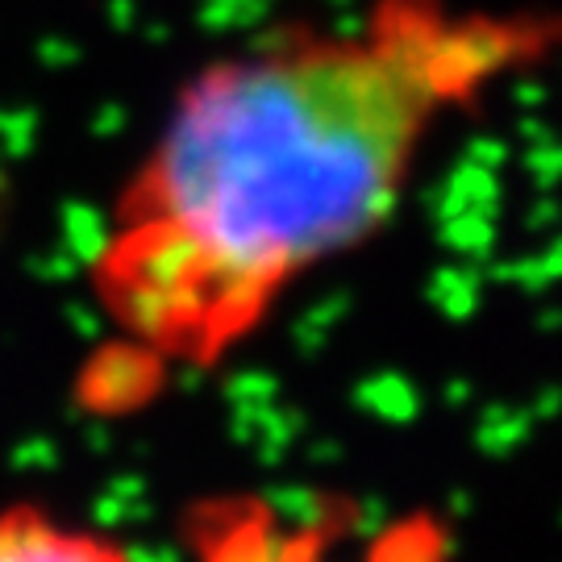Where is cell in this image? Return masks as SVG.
<instances>
[{
    "label": "cell",
    "instance_id": "obj_10",
    "mask_svg": "<svg viewBox=\"0 0 562 562\" xmlns=\"http://www.w3.org/2000/svg\"><path fill=\"white\" fill-rule=\"evenodd\" d=\"M525 434H529V417L513 408H492L480 425V446L487 454H513Z\"/></svg>",
    "mask_w": 562,
    "mask_h": 562
},
{
    "label": "cell",
    "instance_id": "obj_12",
    "mask_svg": "<svg viewBox=\"0 0 562 562\" xmlns=\"http://www.w3.org/2000/svg\"><path fill=\"white\" fill-rule=\"evenodd\" d=\"M0 138H4V150L21 159L30 146H34V113H0Z\"/></svg>",
    "mask_w": 562,
    "mask_h": 562
},
{
    "label": "cell",
    "instance_id": "obj_15",
    "mask_svg": "<svg viewBox=\"0 0 562 562\" xmlns=\"http://www.w3.org/2000/svg\"><path fill=\"white\" fill-rule=\"evenodd\" d=\"M467 159L480 162V167H501V162L508 159V146H504V142L475 138V142H471V150H467Z\"/></svg>",
    "mask_w": 562,
    "mask_h": 562
},
{
    "label": "cell",
    "instance_id": "obj_16",
    "mask_svg": "<svg viewBox=\"0 0 562 562\" xmlns=\"http://www.w3.org/2000/svg\"><path fill=\"white\" fill-rule=\"evenodd\" d=\"M525 167H533V171H538V183H542V188H550L554 171H559V150H554L550 142H542V150H533Z\"/></svg>",
    "mask_w": 562,
    "mask_h": 562
},
{
    "label": "cell",
    "instance_id": "obj_18",
    "mask_svg": "<svg viewBox=\"0 0 562 562\" xmlns=\"http://www.w3.org/2000/svg\"><path fill=\"white\" fill-rule=\"evenodd\" d=\"M38 55L46 67H71L76 63V46L71 42H42Z\"/></svg>",
    "mask_w": 562,
    "mask_h": 562
},
{
    "label": "cell",
    "instance_id": "obj_11",
    "mask_svg": "<svg viewBox=\"0 0 562 562\" xmlns=\"http://www.w3.org/2000/svg\"><path fill=\"white\" fill-rule=\"evenodd\" d=\"M225 392H229L234 404H271L276 392H280V383L271 380V375H262V371H238Z\"/></svg>",
    "mask_w": 562,
    "mask_h": 562
},
{
    "label": "cell",
    "instance_id": "obj_21",
    "mask_svg": "<svg viewBox=\"0 0 562 562\" xmlns=\"http://www.w3.org/2000/svg\"><path fill=\"white\" fill-rule=\"evenodd\" d=\"M517 101L538 109V104H542V88H538V83H521V88H517Z\"/></svg>",
    "mask_w": 562,
    "mask_h": 562
},
{
    "label": "cell",
    "instance_id": "obj_8",
    "mask_svg": "<svg viewBox=\"0 0 562 562\" xmlns=\"http://www.w3.org/2000/svg\"><path fill=\"white\" fill-rule=\"evenodd\" d=\"M492 238H496V229H492L483 209H467V213H454V217L442 222V241L454 246L459 255H475L480 259V255H487Z\"/></svg>",
    "mask_w": 562,
    "mask_h": 562
},
{
    "label": "cell",
    "instance_id": "obj_14",
    "mask_svg": "<svg viewBox=\"0 0 562 562\" xmlns=\"http://www.w3.org/2000/svg\"><path fill=\"white\" fill-rule=\"evenodd\" d=\"M55 446L46 442V438H30L25 446H18V454H13V467H38V471H46V467H55Z\"/></svg>",
    "mask_w": 562,
    "mask_h": 562
},
{
    "label": "cell",
    "instance_id": "obj_6",
    "mask_svg": "<svg viewBox=\"0 0 562 562\" xmlns=\"http://www.w3.org/2000/svg\"><path fill=\"white\" fill-rule=\"evenodd\" d=\"M63 234H67V250L83 262H101L104 246H109V229H104L101 213L92 204L71 201L63 209Z\"/></svg>",
    "mask_w": 562,
    "mask_h": 562
},
{
    "label": "cell",
    "instance_id": "obj_22",
    "mask_svg": "<svg viewBox=\"0 0 562 562\" xmlns=\"http://www.w3.org/2000/svg\"><path fill=\"white\" fill-rule=\"evenodd\" d=\"M521 134H525V138H533V142H550V134H546L542 121H521Z\"/></svg>",
    "mask_w": 562,
    "mask_h": 562
},
{
    "label": "cell",
    "instance_id": "obj_17",
    "mask_svg": "<svg viewBox=\"0 0 562 562\" xmlns=\"http://www.w3.org/2000/svg\"><path fill=\"white\" fill-rule=\"evenodd\" d=\"M121 125H125V109H121V104H104L101 113L92 117V134H101V138H113Z\"/></svg>",
    "mask_w": 562,
    "mask_h": 562
},
{
    "label": "cell",
    "instance_id": "obj_7",
    "mask_svg": "<svg viewBox=\"0 0 562 562\" xmlns=\"http://www.w3.org/2000/svg\"><path fill=\"white\" fill-rule=\"evenodd\" d=\"M429 301L442 308L446 317H467L475 301H480V280L475 271H459V267H446L429 283Z\"/></svg>",
    "mask_w": 562,
    "mask_h": 562
},
{
    "label": "cell",
    "instance_id": "obj_4",
    "mask_svg": "<svg viewBox=\"0 0 562 562\" xmlns=\"http://www.w3.org/2000/svg\"><path fill=\"white\" fill-rule=\"evenodd\" d=\"M380 533L383 538L371 546V554H380V559H438V554L450 550V538L442 533V525L408 521L387 525Z\"/></svg>",
    "mask_w": 562,
    "mask_h": 562
},
{
    "label": "cell",
    "instance_id": "obj_19",
    "mask_svg": "<svg viewBox=\"0 0 562 562\" xmlns=\"http://www.w3.org/2000/svg\"><path fill=\"white\" fill-rule=\"evenodd\" d=\"M67 322L76 325V334H83V338H92V334H97V317H92L88 308H80V304H71V308H67Z\"/></svg>",
    "mask_w": 562,
    "mask_h": 562
},
{
    "label": "cell",
    "instance_id": "obj_2",
    "mask_svg": "<svg viewBox=\"0 0 562 562\" xmlns=\"http://www.w3.org/2000/svg\"><path fill=\"white\" fill-rule=\"evenodd\" d=\"M159 380L162 362L155 355H142V350H130V346H104L101 355L92 359V367L83 371L80 392L88 408L121 413V408H134L138 401L155 396Z\"/></svg>",
    "mask_w": 562,
    "mask_h": 562
},
{
    "label": "cell",
    "instance_id": "obj_20",
    "mask_svg": "<svg viewBox=\"0 0 562 562\" xmlns=\"http://www.w3.org/2000/svg\"><path fill=\"white\" fill-rule=\"evenodd\" d=\"M130 21H134V4H130V0H113V25L125 30Z\"/></svg>",
    "mask_w": 562,
    "mask_h": 562
},
{
    "label": "cell",
    "instance_id": "obj_3",
    "mask_svg": "<svg viewBox=\"0 0 562 562\" xmlns=\"http://www.w3.org/2000/svg\"><path fill=\"white\" fill-rule=\"evenodd\" d=\"M0 559H125V546L63 533L38 513L0 517Z\"/></svg>",
    "mask_w": 562,
    "mask_h": 562
},
{
    "label": "cell",
    "instance_id": "obj_1",
    "mask_svg": "<svg viewBox=\"0 0 562 562\" xmlns=\"http://www.w3.org/2000/svg\"><path fill=\"white\" fill-rule=\"evenodd\" d=\"M429 104L422 76L383 50L213 67L188 92L138 204L196 241L213 341L283 276L392 217Z\"/></svg>",
    "mask_w": 562,
    "mask_h": 562
},
{
    "label": "cell",
    "instance_id": "obj_9",
    "mask_svg": "<svg viewBox=\"0 0 562 562\" xmlns=\"http://www.w3.org/2000/svg\"><path fill=\"white\" fill-rule=\"evenodd\" d=\"M329 504L317 496V492H296V487H280L271 492V513L280 521L296 525V529H317L322 533V517Z\"/></svg>",
    "mask_w": 562,
    "mask_h": 562
},
{
    "label": "cell",
    "instance_id": "obj_5",
    "mask_svg": "<svg viewBox=\"0 0 562 562\" xmlns=\"http://www.w3.org/2000/svg\"><path fill=\"white\" fill-rule=\"evenodd\" d=\"M359 404L383 422H413L417 417V392L401 375H375L359 387Z\"/></svg>",
    "mask_w": 562,
    "mask_h": 562
},
{
    "label": "cell",
    "instance_id": "obj_13",
    "mask_svg": "<svg viewBox=\"0 0 562 562\" xmlns=\"http://www.w3.org/2000/svg\"><path fill=\"white\" fill-rule=\"evenodd\" d=\"M30 271L42 276V280H67V276H76V255H34L30 259Z\"/></svg>",
    "mask_w": 562,
    "mask_h": 562
}]
</instances>
